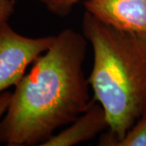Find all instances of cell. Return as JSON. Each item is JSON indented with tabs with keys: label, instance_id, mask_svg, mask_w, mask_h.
Segmentation results:
<instances>
[{
	"label": "cell",
	"instance_id": "cell-1",
	"mask_svg": "<svg viewBox=\"0 0 146 146\" xmlns=\"http://www.w3.org/2000/svg\"><path fill=\"white\" fill-rule=\"evenodd\" d=\"M86 52L87 39L76 31L67 29L54 36L16 85L0 123V143L41 145L89 109L94 98L83 71Z\"/></svg>",
	"mask_w": 146,
	"mask_h": 146
},
{
	"label": "cell",
	"instance_id": "cell-2",
	"mask_svg": "<svg viewBox=\"0 0 146 146\" xmlns=\"http://www.w3.org/2000/svg\"><path fill=\"white\" fill-rule=\"evenodd\" d=\"M82 29L94 50L88 80L110 130L99 145L115 146L146 112V33L118 29L88 11Z\"/></svg>",
	"mask_w": 146,
	"mask_h": 146
},
{
	"label": "cell",
	"instance_id": "cell-3",
	"mask_svg": "<svg viewBox=\"0 0 146 146\" xmlns=\"http://www.w3.org/2000/svg\"><path fill=\"white\" fill-rule=\"evenodd\" d=\"M54 38L25 36L7 21L0 23V94L21 81L29 65L46 51Z\"/></svg>",
	"mask_w": 146,
	"mask_h": 146
},
{
	"label": "cell",
	"instance_id": "cell-4",
	"mask_svg": "<svg viewBox=\"0 0 146 146\" xmlns=\"http://www.w3.org/2000/svg\"><path fill=\"white\" fill-rule=\"evenodd\" d=\"M86 11L123 31L146 33V0H84Z\"/></svg>",
	"mask_w": 146,
	"mask_h": 146
},
{
	"label": "cell",
	"instance_id": "cell-5",
	"mask_svg": "<svg viewBox=\"0 0 146 146\" xmlns=\"http://www.w3.org/2000/svg\"><path fill=\"white\" fill-rule=\"evenodd\" d=\"M108 127L104 108L94 99L89 109L57 135H53L41 146H73L94 138Z\"/></svg>",
	"mask_w": 146,
	"mask_h": 146
},
{
	"label": "cell",
	"instance_id": "cell-6",
	"mask_svg": "<svg viewBox=\"0 0 146 146\" xmlns=\"http://www.w3.org/2000/svg\"><path fill=\"white\" fill-rule=\"evenodd\" d=\"M115 146H146V112Z\"/></svg>",
	"mask_w": 146,
	"mask_h": 146
},
{
	"label": "cell",
	"instance_id": "cell-7",
	"mask_svg": "<svg viewBox=\"0 0 146 146\" xmlns=\"http://www.w3.org/2000/svg\"><path fill=\"white\" fill-rule=\"evenodd\" d=\"M54 15L66 16L70 14L74 6L84 0H37Z\"/></svg>",
	"mask_w": 146,
	"mask_h": 146
},
{
	"label": "cell",
	"instance_id": "cell-8",
	"mask_svg": "<svg viewBox=\"0 0 146 146\" xmlns=\"http://www.w3.org/2000/svg\"><path fill=\"white\" fill-rule=\"evenodd\" d=\"M16 0H0V23L7 21L14 13Z\"/></svg>",
	"mask_w": 146,
	"mask_h": 146
},
{
	"label": "cell",
	"instance_id": "cell-9",
	"mask_svg": "<svg viewBox=\"0 0 146 146\" xmlns=\"http://www.w3.org/2000/svg\"><path fill=\"white\" fill-rule=\"evenodd\" d=\"M12 98V93L4 91L0 94V123L3 115L7 113Z\"/></svg>",
	"mask_w": 146,
	"mask_h": 146
}]
</instances>
